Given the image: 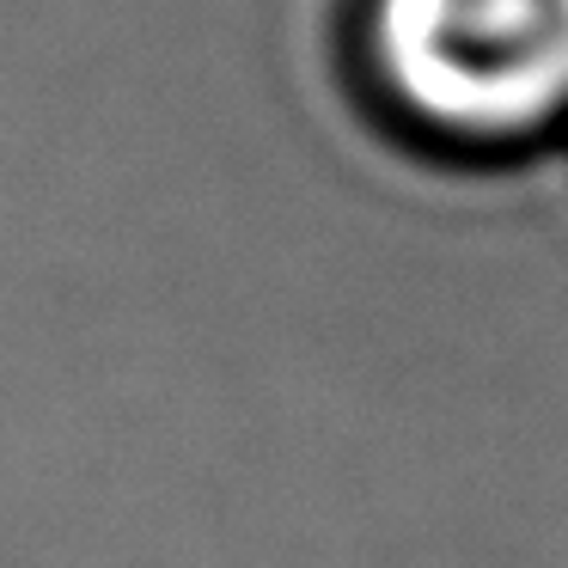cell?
Instances as JSON below:
<instances>
[{
	"instance_id": "cell-1",
	"label": "cell",
	"mask_w": 568,
	"mask_h": 568,
	"mask_svg": "<svg viewBox=\"0 0 568 568\" xmlns=\"http://www.w3.org/2000/svg\"><path fill=\"white\" fill-rule=\"evenodd\" d=\"M373 111L428 141H514L568 104V0H355Z\"/></svg>"
}]
</instances>
